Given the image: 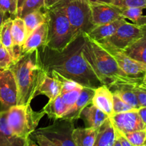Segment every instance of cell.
Instances as JSON below:
<instances>
[{
  "label": "cell",
  "mask_w": 146,
  "mask_h": 146,
  "mask_svg": "<svg viewBox=\"0 0 146 146\" xmlns=\"http://www.w3.org/2000/svg\"><path fill=\"white\" fill-rule=\"evenodd\" d=\"M85 37L79 35L63 50H51L46 46L39 48L44 70L48 75L56 73L82 87L96 89L103 85L82 54Z\"/></svg>",
  "instance_id": "cell-1"
},
{
  "label": "cell",
  "mask_w": 146,
  "mask_h": 146,
  "mask_svg": "<svg viewBox=\"0 0 146 146\" xmlns=\"http://www.w3.org/2000/svg\"><path fill=\"white\" fill-rule=\"evenodd\" d=\"M84 35L85 41L82 54L102 85L111 89L117 85H135L143 80L127 76L105 47L86 34Z\"/></svg>",
  "instance_id": "cell-2"
},
{
  "label": "cell",
  "mask_w": 146,
  "mask_h": 146,
  "mask_svg": "<svg viewBox=\"0 0 146 146\" xmlns=\"http://www.w3.org/2000/svg\"><path fill=\"white\" fill-rule=\"evenodd\" d=\"M18 90L17 105H30L45 74L39 49L23 54L10 67Z\"/></svg>",
  "instance_id": "cell-3"
},
{
  "label": "cell",
  "mask_w": 146,
  "mask_h": 146,
  "mask_svg": "<svg viewBox=\"0 0 146 146\" xmlns=\"http://www.w3.org/2000/svg\"><path fill=\"white\" fill-rule=\"evenodd\" d=\"M45 10L48 25V36L45 46L57 51L63 50L75 38L64 8L59 2L53 7Z\"/></svg>",
  "instance_id": "cell-4"
},
{
  "label": "cell",
  "mask_w": 146,
  "mask_h": 146,
  "mask_svg": "<svg viewBox=\"0 0 146 146\" xmlns=\"http://www.w3.org/2000/svg\"><path fill=\"white\" fill-rule=\"evenodd\" d=\"M44 113L34 111L30 105H15L7 111V120L9 128L17 137L27 141L36 130Z\"/></svg>",
  "instance_id": "cell-5"
},
{
  "label": "cell",
  "mask_w": 146,
  "mask_h": 146,
  "mask_svg": "<svg viewBox=\"0 0 146 146\" xmlns=\"http://www.w3.org/2000/svg\"><path fill=\"white\" fill-rule=\"evenodd\" d=\"M74 37L88 34L94 27L90 4L88 0H62Z\"/></svg>",
  "instance_id": "cell-6"
},
{
  "label": "cell",
  "mask_w": 146,
  "mask_h": 146,
  "mask_svg": "<svg viewBox=\"0 0 146 146\" xmlns=\"http://www.w3.org/2000/svg\"><path fill=\"white\" fill-rule=\"evenodd\" d=\"M145 31L146 26L141 27L133 23L126 22L109 38L98 42L108 48L123 51L143 37Z\"/></svg>",
  "instance_id": "cell-7"
},
{
  "label": "cell",
  "mask_w": 146,
  "mask_h": 146,
  "mask_svg": "<svg viewBox=\"0 0 146 146\" xmlns=\"http://www.w3.org/2000/svg\"><path fill=\"white\" fill-rule=\"evenodd\" d=\"M75 129L74 123L64 119H58L46 127L35 130L52 141L57 146H76L72 138Z\"/></svg>",
  "instance_id": "cell-8"
},
{
  "label": "cell",
  "mask_w": 146,
  "mask_h": 146,
  "mask_svg": "<svg viewBox=\"0 0 146 146\" xmlns=\"http://www.w3.org/2000/svg\"><path fill=\"white\" fill-rule=\"evenodd\" d=\"M17 85L12 70H0V113L17 105Z\"/></svg>",
  "instance_id": "cell-9"
},
{
  "label": "cell",
  "mask_w": 146,
  "mask_h": 146,
  "mask_svg": "<svg viewBox=\"0 0 146 146\" xmlns=\"http://www.w3.org/2000/svg\"><path fill=\"white\" fill-rule=\"evenodd\" d=\"M109 118L116 131L123 135L146 129V125L139 116L137 110L113 114Z\"/></svg>",
  "instance_id": "cell-10"
},
{
  "label": "cell",
  "mask_w": 146,
  "mask_h": 146,
  "mask_svg": "<svg viewBox=\"0 0 146 146\" xmlns=\"http://www.w3.org/2000/svg\"><path fill=\"white\" fill-rule=\"evenodd\" d=\"M101 45L105 47L110 54L113 56L120 70L124 72L127 76L134 79L143 80L146 72L145 64L130 58L121 50H113L108 48L102 44Z\"/></svg>",
  "instance_id": "cell-11"
},
{
  "label": "cell",
  "mask_w": 146,
  "mask_h": 146,
  "mask_svg": "<svg viewBox=\"0 0 146 146\" xmlns=\"http://www.w3.org/2000/svg\"><path fill=\"white\" fill-rule=\"evenodd\" d=\"M90 7L92 22L95 26L111 23L123 17L122 9L113 5L90 4Z\"/></svg>",
  "instance_id": "cell-12"
},
{
  "label": "cell",
  "mask_w": 146,
  "mask_h": 146,
  "mask_svg": "<svg viewBox=\"0 0 146 146\" xmlns=\"http://www.w3.org/2000/svg\"><path fill=\"white\" fill-rule=\"evenodd\" d=\"M95 94V89L83 87L79 98L72 108L67 110L62 119L75 123L80 117L84 108L92 103V100Z\"/></svg>",
  "instance_id": "cell-13"
},
{
  "label": "cell",
  "mask_w": 146,
  "mask_h": 146,
  "mask_svg": "<svg viewBox=\"0 0 146 146\" xmlns=\"http://www.w3.org/2000/svg\"><path fill=\"white\" fill-rule=\"evenodd\" d=\"M48 36V25L47 22L39 26L26 39L22 46V54L33 52L46 45Z\"/></svg>",
  "instance_id": "cell-14"
},
{
  "label": "cell",
  "mask_w": 146,
  "mask_h": 146,
  "mask_svg": "<svg viewBox=\"0 0 146 146\" xmlns=\"http://www.w3.org/2000/svg\"><path fill=\"white\" fill-rule=\"evenodd\" d=\"M12 36L14 45V63L19 60L22 54V46L27 39L26 29L24 19L19 17L13 19Z\"/></svg>",
  "instance_id": "cell-15"
},
{
  "label": "cell",
  "mask_w": 146,
  "mask_h": 146,
  "mask_svg": "<svg viewBox=\"0 0 146 146\" xmlns=\"http://www.w3.org/2000/svg\"><path fill=\"white\" fill-rule=\"evenodd\" d=\"M92 104L101 110L109 117L113 115V92L106 85H102L95 90Z\"/></svg>",
  "instance_id": "cell-16"
},
{
  "label": "cell",
  "mask_w": 146,
  "mask_h": 146,
  "mask_svg": "<svg viewBox=\"0 0 146 146\" xmlns=\"http://www.w3.org/2000/svg\"><path fill=\"white\" fill-rule=\"evenodd\" d=\"M7 114V111L0 113V146H26L27 141L15 136L10 130Z\"/></svg>",
  "instance_id": "cell-17"
},
{
  "label": "cell",
  "mask_w": 146,
  "mask_h": 146,
  "mask_svg": "<svg viewBox=\"0 0 146 146\" xmlns=\"http://www.w3.org/2000/svg\"><path fill=\"white\" fill-rule=\"evenodd\" d=\"M62 88V84L60 80L45 73L35 93V97L44 95L48 98L49 101L52 100L60 95Z\"/></svg>",
  "instance_id": "cell-18"
},
{
  "label": "cell",
  "mask_w": 146,
  "mask_h": 146,
  "mask_svg": "<svg viewBox=\"0 0 146 146\" xmlns=\"http://www.w3.org/2000/svg\"><path fill=\"white\" fill-rule=\"evenodd\" d=\"M126 22V19L122 17L111 23L95 26L89 33L86 35L92 40L96 42H100L111 36L117 29Z\"/></svg>",
  "instance_id": "cell-19"
},
{
  "label": "cell",
  "mask_w": 146,
  "mask_h": 146,
  "mask_svg": "<svg viewBox=\"0 0 146 146\" xmlns=\"http://www.w3.org/2000/svg\"><path fill=\"white\" fill-rule=\"evenodd\" d=\"M115 140V129L108 118L98 129L94 146H113Z\"/></svg>",
  "instance_id": "cell-20"
},
{
  "label": "cell",
  "mask_w": 146,
  "mask_h": 146,
  "mask_svg": "<svg viewBox=\"0 0 146 146\" xmlns=\"http://www.w3.org/2000/svg\"><path fill=\"white\" fill-rule=\"evenodd\" d=\"M81 115L86 120L88 127L99 129L100 127L109 118V116L92 103L84 108Z\"/></svg>",
  "instance_id": "cell-21"
},
{
  "label": "cell",
  "mask_w": 146,
  "mask_h": 146,
  "mask_svg": "<svg viewBox=\"0 0 146 146\" xmlns=\"http://www.w3.org/2000/svg\"><path fill=\"white\" fill-rule=\"evenodd\" d=\"M98 129L93 127L75 128L72 138L76 146H94Z\"/></svg>",
  "instance_id": "cell-22"
},
{
  "label": "cell",
  "mask_w": 146,
  "mask_h": 146,
  "mask_svg": "<svg viewBox=\"0 0 146 146\" xmlns=\"http://www.w3.org/2000/svg\"><path fill=\"white\" fill-rule=\"evenodd\" d=\"M67 110V107L60 95L52 100L49 101L48 103L43 108L42 111L48 116L49 118L56 120L62 118Z\"/></svg>",
  "instance_id": "cell-23"
},
{
  "label": "cell",
  "mask_w": 146,
  "mask_h": 146,
  "mask_svg": "<svg viewBox=\"0 0 146 146\" xmlns=\"http://www.w3.org/2000/svg\"><path fill=\"white\" fill-rule=\"evenodd\" d=\"M128 57L146 64V31L143 37L123 50Z\"/></svg>",
  "instance_id": "cell-24"
},
{
  "label": "cell",
  "mask_w": 146,
  "mask_h": 146,
  "mask_svg": "<svg viewBox=\"0 0 146 146\" xmlns=\"http://www.w3.org/2000/svg\"><path fill=\"white\" fill-rule=\"evenodd\" d=\"M134 86L135 85H117L112 88L113 90L111 92L118 95L125 102L130 105L133 109L138 110L140 108V105L137 96L133 90Z\"/></svg>",
  "instance_id": "cell-25"
},
{
  "label": "cell",
  "mask_w": 146,
  "mask_h": 146,
  "mask_svg": "<svg viewBox=\"0 0 146 146\" xmlns=\"http://www.w3.org/2000/svg\"><path fill=\"white\" fill-rule=\"evenodd\" d=\"M26 29L27 38L32 34L35 29L42 25L44 22H47V13L46 10H38L32 12L23 18Z\"/></svg>",
  "instance_id": "cell-26"
},
{
  "label": "cell",
  "mask_w": 146,
  "mask_h": 146,
  "mask_svg": "<svg viewBox=\"0 0 146 146\" xmlns=\"http://www.w3.org/2000/svg\"><path fill=\"white\" fill-rule=\"evenodd\" d=\"M13 19L7 18L2 24L0 30V41L4 48L7 50L14 61V45L12 36V26Z\"/></svg>",
  "instance_id": "cell-27"
},
{
  "label": "cell",
  "mask_w": 146,
  "mask_h": 146,
  "mask_svg": "<svg viewBox=\"0 0 146 146\" xmlns=\"http://www.w3.org/2000/svg\"><path fill=\"white\" fill-rule=\"evenodd\" d=\"M144 8L134 7L122 9L121 15L125 19H130L133 24L139 27L146 26V15H143Z\"/></svg>",
  "instance_id": "cell-28"
},
{
  "label": "cell",
  "mask_w": 146,
  "mask_h": 146,
  "mask_svg": "<svg viewBox=\"0 0 146 146\" xmlns=\"http://www.w3.org/2000/svg\"><path fill=\"white\" fill-rule=\"evenodd\" d=\"M44 9V0H26L17 17L23 19L32 12Z\"/></svg>",
  "instance_id": "cell-29"
},
{
  "label": "cell",
  "mask_w": 146,
  "mask_h": 146,
  "mask_svg": "<svg viewBox=\"0 0 146 146\" xmlns=\"http://www.w3.org/2000/svg\"><path fill=\"white\" fill-rule=\"evenodd\" d=\"M82 88H83V87L82 85H78L76 88L71 90L60 92V95L62 98L64 104L67 107V109L69 110L74 105V104L75 103L77 100L79 98Z\"/></svg>",
  "instance_id": "cell-30"
},
{
  "label": "cell",
  "mask_w": 146,
  "mask_h": 146,
  "mask_svg": "<svg viewBox=\"0 0 146 146\" xmlns=\"http://www.w3.org/2000/svg\"><path fill=\"white\" fill-rule=\"evenodd\" d=\"M124 136L133 146H140L146 143V129L126 133Z\"/></svg>",
  "instance_id": "cell-31"
},
{
  "label": "cell",
  "mask_w": 146,
  "mask_h": 146,
  "mask_svg": "<svg viewBox=\"0 0 146 146\" xmlns=\"http://www.w3.org/2000/svg\"><path fill=\"white\" fill-rule=\"evenodd\" d=\"M113 5L120 9L134 7L146 9V0H114Z\"/></svg>",
  "instance_id": "cell-32"
},
{
  "label": "cell",
  "mask_w": 146,
  "mask_h": 146,
  "mask_svg": "<svg viewBox=\"0 0 146 146\" xmlns=\"http://www.w3.org/2000/svg\"><path fill=\"white\" fill-rule=\"evenodd\" d=\"M113 114L124 113L135 110L130 105L125 102L120 97L115 93H113Z\"/></svg>",
  "instance_id": "cell-33"
},
{
  "label": "cell",
  "mask_w": 146,
  "mask_h": 146,
  "mask_svg": "<svg viewBox=\"0 0 146 146\" xmlns=\"http://www.w3.org/2000/svg\"><path fill=\"white\" fill-rule=\"evenodd\" d=\"M0 8L5 14L17 16V0H0Z\"/></svg>",
  "instance_id": "cell-34"
},
{
  "label": "cell",
  "mask_w": 146,
  "mask_h": 146,
  "mask_svg": "<svg viewBox=\"0 0 146 146\" xmlns=\"http://www.w3.org/2000/svg\"><path fill=\"white\" fill-rule=\"evenodd\" d=\"M133 90L137 96L140 108L146 107V84L140 81L133 87Z\"/></svg>",
  "instance_id": "cell-35"
},
{
  "label": "cell",
  "mask_w": 146,
  "mask_h": 146,
  "mask_svg": "<svg viewBox=\"0 0 146 146\" xmlns=\"http://www.w3.org/2000/svg\"><path fill=\"white\" fill-rule=\"evenodd\" d=\"M14 64L12 57L7 50L3 47H0V70H5L10 68Z\"/></svg>",
  "instance_id": "cell-36"
},
{
  "label": "cell",
  "mask_w": 146,
  "mask_h": 146,
  "mask_svg": "<svg viewBox=\"0 0 146 146\" xmlns=\"http://www.w3.org/2000/svg\"><path fill=\"white\" fill-rule=\"evenodd\" d=\"M32 134L38 146H57L50 139L37 132L35 131Z\"/></svg>",
  "instance_id": "cell-37"
},
{
  "label": "cell",
  "mask_w": 146,
  "mask_h": 146,
  "mask_svg": "<svg viewBox=\"0 0 146 146\" xmlns=\"http://www.w3.org/2000/svg\"><path fill=\"white\" fill-rule=\"evenodd\" d=\"M116 137H117V138L118 139L119 141L120 142L122 146H133V145L130 144V143H129V141L125 138V137L124 136V135L122 134V133L116 131Z\"/></svg>",
  "instance_id": "cell-38"
},
{
  "label": "cell",
  "mask_w": 146,
  "mask_h": 146,
  "mask_svg": "<svg viewBox=\"0 0 146 146\" xmlns=\"http://www.w3.org/2000/svg\"><path fill=\"white\" fill-rule=\"evenodd\" d=\"M62 0H44V9H49L61 2Z\"/></svg>",
  "instance_id": "cell-39"
},
{
  "label": "cell",
  "mask_w": 146,
  "mask_h": 146,
  "mask_svg": "<svg viewBox=\"0 0 146 146\" xmlns=\"http://www.w3.org/2000/svg\"><path fill=\"white\" fill-rule=\"evenodd\" d=\"M139 116L141 118L142 121L143 122L145 125H146V107H141L137 110Z\"/></svg>",
  "instance_id": "cell-40"
},
{
  "label": "cell",
  "mask_w": 146,
  "mask_h": 146,
  "mask_svg": "<svg viewBox=\"0 0 146 146\" xmlns=\"http://www.w3.org/2000/svg\"><path fill=\"white\" fill-rule=\"evenodd\" d=\"M90 4H104V5H113L114 0H88Z\"/></svg>",
  "instance_id": "cell-41"
},
{
  "label": "cell",
  "mask_w": 146,
  "mask_h": 146,
  "mask_svg": "<svg viewBox=\"0 0 146 146\" xmlns=\"http://www.w3.org/2000/svg\"><path fill=\"white\" fill-rule=\"evenodd\" d=\"M5 15H6V14H5V12L1 9V8H0V30H1V27H2V24H3V22H5V20L6 19H5Z\"/></svg>",
  "instance_id": "cell-42"
},
{
  "label": "cell",
  "mask_w": 146,
  "mask_h": 146,
  "mask_svg": "<svg viewBox=\"0 0 146 146\" xmlns=\"http://www.w3.org/2000/svg\"><path fill=\"white\" fill-rule=\"evenodd\" d=\"M25 1H26V0H17V15H19V12H20L21 10V8H22V5L25 3Z\"/></svg>",
  "instance_id": "cell-43"
},
{
  "label": "cell",
  "mask_w": 146,
  "mask_h": 146,
  "mask_svg": "<svg viewBox=\"0 0 146 146\" xmlns=\"http://www.w3.org/2000/svg\"><path fill=\"white\" fill-rule=\"evenodd\" d=\"M26 146H38V145H37L35 142L32 141V140L29 138L27 140V143Z\"/></svg>",
  "instance_id": "cell-44"
},
{
  "label": "cell",
  "mask_w": 146,
  "mask_h": 146,
  "mask_svg": "<svg viewBox=\"0 0 146 146\" xmlns=\"http://www.w3.org/2000/svg\"><path fill=\"white\" fill-rule=\"evenodd\" d=\"M113 146H122L121 143H120V142L119 141L118 139L117 138V137H116V140H115V144Z\"/></svg>",
  "instance_id": "cell-45"
},
{
  "label": "cell",
  "mask_w": 146,
  "mask_h": 146,
  "mask_svg": "<svg viewBox=\"0 0 146 146\" xmlns=\"http://www.w3.org/2000/svg\"><path fill=\"white\" fill-rule=\"evenodd\" d=\"M143 82H144L145 84H146V72H145V74L144 77H143Z\"/></svg>",
  "instance_id": "cell-46"
},
{
  "label": "cell",
  "mask_w": 146,
  "mask_h": 146,
  "mask_svg": "<svg viewBox=\"0 0 146 146\" xmlns=\"http://www.w3.org/2000/svg\"><path fill=\"white\" fill-rule=\"evenodd\" d=\"M140 146H146V143H144V144L142 145H140Z\"/></svg>",
  "instance_id": "cell-47"
},
{
  "label": "cell",
  "mask_w": 146,
  "mask_h": 146,
  "mask_svg": "<svg viewBox=\"0 0 146 146\" xmlns=\"http://www.w3.org/2000/svg\"><path fill=\"white\" fill-rule=\"evenodd\" d=\"M2 47V44H1V41H0V47Z\"/></svg>",
  "instance_id": "cell-48"
}]
</instances>
